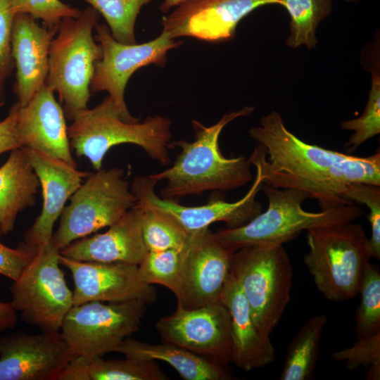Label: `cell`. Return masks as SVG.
I'll return each instance as SVG.
<instances>
[{
    "mask_svg": "<svg viewBox=\"0 0 380 380\" xmlns=\"http://www.w3.org/2000/svg\"><path fill=\"white\" fill-rule=\"evenodd\" d=\"M344 197L351 203L364 204L368 207L367 215L371 227L369 239L372 258L380 259V186L365 183L348 185Z\"/></svg>",
    "mask_w": 380,
    "mask_h": 380,
    "instance_id": "cell-34",
    "label": "cell"
},
{
    "mask_svg": "<svg viewBox=\"0 0 380 380\" xmlns=\"http://www.w3.org/2000/svg\"><path fill=\"white\" fill-rule=\"evenodd\" d=\"M231 272L258 329L270 336L291 300L293 269L283 244H258L233 253Z\"/></svg>",
    "mask_w": 380,
    "mask_h": 380,
    "instance_id": "cell-7",
    "label": "cell"
},
{
    "mask_svg": "<svg viewBox=\"0 0 380 380\" xmlns=\"http://www.w3.org/2000/svg\"><path fill=\"white\" fill-rule=\"evenodd\" d=\"M59 262L72 274L73 305L89 301L119 303L134 300L150 305L156 299V290L141 281L137 265L80 261L61 253Z\"/></svg>",
    "mask_w": 380,
    "mask_h": 380,
    "instance_id": "cell-16",
    "label": "cell"
},
{
    "mask_svg": "<svg viewBox=\"0 0 380 380\" xmlns=\"http://www.w3.org/2000/svg\"><path fill=\"white\" fill-rule=\"evenodd\" d=\"M141 209V232L148 251L181 249L189 233L169 215L149 207Z\"/></svg>",
    "mask_w": 380,
    "mask_h": 380,
    "instance_id": "cell-28",
    "label": "cell"
},
{
    "mask_svg": "<svg viewBox=\"0 0 380 380\" xmlns=\"http://www.w3.org/2000/svg\"><path fill=\"white\" fill-rule=\"evenodd\" d=\"M220 300L230 315L232 362L247 372L273 362L275 351L270 336L263 334L257 327L246 296L231 272Z\"/></svg>",
    "mask_w": 380,
    "mask_h": 380,
    "instance_id": "cell-22",
    "label": "cell"
},
{
    "mask_svg": "<svg viewBox=\"0 0 380 380\" xmlns=\"http://www.w3.org/2000/svg\"><path fill=\"white\" fill-rule=\"evenodd\" d=\"M115 352L125 357L165 362L185 380H229L232 377L225 364L166 342L153 344L129 336Z\"/></svg>",
    "mask_w": 380,
    "mask_h": 380,
    "instance_id": "cell-23",
    "label": "cell"
},
{
    "mask_svg": "<svg viewBox=\"0 0 380 380\" xmlns=\"http://www.w3.org/2000/svg\"><path fill=\"white\" fill-rule=\"evenodd\" d=\"M14 13L11 0H0V106L5 103V85L15 68L12 56Z\"/></svg>",
    "mask_w": 380,
    "mask_h": 380,
    "instance_id": "cell-36",
    "label": "cell"
},
{
    "mask_svg": "<svg viewBox=\"0 0 380 380\" xmlns=\"http://www.w3.org/2000/svg\"><path fill=\"white\" fill-rule=\"evenodd\" d=\"M359 293L361 298L355 312L356 339L380 332V272L376 264H367Z\"/></svg>",
    "mask_w": 380,
    "mask_h": 380,
    "instance_id": "cell-30",
    "label": "cell"
},
{
    "mask_svg": "<svg viewBox=\"0 0 380 380\" xmlns=\"http://www.w3.org/2000/svg\"><path fill=\"white\" fill-rule=\"evenodd\" d=\"M38 247L20 243L15 248L0 241V274L17 280L37 253Z\"/></svg>",
    "mask_w": 380,
    "mask_h": 380,
    "instance_id": "cell-37",
    "label": "cell"
},
{
    "mask_svg": "<svg viewBox=\"0 0 380 380\" xmlns=\"http://www.w3.org/2000/svg\"><path fill=\"white\" fill-rule=\"evenodd\" d=\"M99 15L89 6L77 18H63L50 44L45 85L58 93L68 120L88 108L91 82L102 58L101 46L93 37Z\"/></svg>",
    "mask_w": 380,
    "mask_h": 380,
    "instance_id": "cell-5",
    "label": "cell"
},
{
    "mask_svg": "<svg viewBox=\"0 0 380 380\" xmlns=\"http://www.w3.org/2000/svg\"><path fill=\"white\" fill-rule=\"evenodd\" d=\"M253 111V106H245L224 114L211 126L193 120L194 141L172 143L181 148L172 165L148 176L157 182H166L160 191L161 197L175 200L208 191H227L251 182L253 175L248 160L243 156L224 157L220 148L219 137L227 124Z\"/></svg>",
    "mask_w": 380,
    "mask_h": 380,
    "instance_id": "cell-2",
    "label": "cell"
},
{
    "mask_svg": "<svg viewBox=\"0 0 380 380\" xmlns=\"http://www.w3.org/2000/svg\"><path fill=\"white\" fill-rule=\"evenodd\" d=\"M53 91L45 84L19 108L16 129L22 147L37 151L77 167L65 116Z\"/></svg>",
    "mask_w": 380,
    "mask_h": 380,
    "instance_id": "cell-19",
    "label": "cell"
},
{
    "mask_svg": "<svg viewBox=\"0 0 380 380\" xmlns=\"http://www.w3.org/2000/svg\"><path fill=\"white\" fill-rule=\"evenodd\" d=\"M171 120L161 115L143 122H126L113 100L107 96L97 106L78 113L68 134L70 146L78 157H85L99 170L103 158L113 146L132 144L141 147L163 165L170 163Z\"/></svg>",
    "mask_w": 380,
    "mask_h": 380,
    "instance_id": "cell-3",
    "label": "cell"
},
{
    "mask_svg": "<svg viewBox=\"0 0 380 380\" xmlns=\"http://www.w3.org/2000/svg\"><path fill=\"white\" fill-rule=\"evenodd\" d=\"M343 130L353 131L345 146L355 150L368 139L380 133V75L372 70L368 100L361 116L343 121Z\"/></svg>",
    "mask_w": 380,
    "mask_h": 380,
    "instance_id": "cell-31",
    "label": "cell"
},
{
    "mask_svg": "<svg viewBox=\"0 0 380 380\" xmlns=\"http://www.w3.org/2000/svg\"><path fill=\"white\" fill-rule=\"evenodd\" d=\"M146 306L137 300L75 305L65 316L60 332L77 355L102 357L115 352L125 338L139 329Z\"/></svg>",
    "mask_w": 380,
    "mask_h": 380,
    "instance_id": "cell-10",
    "label": "cell"
},
{
    "mask_svg": "<svg viewBox=\"0 0 380 380\" xmlns=\"http://www.w3.org/2000/svg\"><path fill=\"white\" fill-rule=\"evenodd\" d=\"M95 40L101 46L102 58L97 63L90 84L91 93L106 91L120 110L124 120L136 122L139 119L129 112L125 101V89L132 74L151 63L164 66L168 51L179 47L177 42L163 31L156 39L137 44H125L116 41L108 26L96 24Z\"/></svg>",
    "mask_w": 380,
    "mask_h": 380,
    "instance_id": "cell-11",
    "label": "cell"
},
{
    "mask_svg": "<svg viewBox=\"0 0 380 380\" xmlns=\"http://www.w3.org/2000/svg\"><path fill=\"white\" fill-rule=\"evenodd\" d=\"M267 198V210L248 223L234 228L222 229L214 233L217 240L231 252L258 244H284L303 231L354 222L363 210L353 204L313 213L305 210L303 203L309 196L296 189L276 188L262 184Z\"/></svg>",
    "mask_w": 380,
    "mask_h": 380,
    "instance_id": "cell-4",
    "label": "cell"
},
{
    "mask_svg": "<svg viewBox=\"0 0 380 380\" xmlns=\"http://www.w3.org/2000/svg\"><path fill=\"white\" fill-rule=\"evenodd\" d=\"M51 243L59 251L70 243L110 227L133 208L137 198L119 167L90 172L70 198Z\"/></svg>",
    "mask_w": 380,
    "mask_h": 380,
    "instance_id": "cell-8",
    "label": "cell"
},
{
    "mask_svg": "<svg viewBox=\"0 0 380 380\" xmlns=\"http://www.w3.org/2000/svg\"><path fill=\"white\" fill-rule=\"evenodd\" d=\"M307 232L308 251L303 261L318 291L335 302L356 296L372 258L362 226L352 222Z\"/></svg>",
    "mask_w": 380,
    "mask_h": 380,
    "instance_id": "cell-6",
    "label": "cell"
},
{
    "mask_svg": "<svg viewBox=\"0 0 380 380\" xmlns=\"http://www.w3.org/2000/svg\"><path fill=\"white\" fill-rule=\"evenodd\" d=\"M156 361L129 357L104 360L101 356L76 355L58 380H167Z\"/></svg>",
    "mask_w": 380,
    "mask_h": 380,
    "instance_id": "cell-25",
    "label": "cell"
},
{
    "mask_svg": "<svg viewBox=\"0 0 380 380\" xmlns=\"http://www.w3.org/2000/svg\"><path fill=\"white\" fill-rule=\"evenodd\" d=\"M59 255L51 241L38 247L31 262L10 286L14 310L42 331H60L73 305V293L59 267Z\"/></svg>",
    "mask_w": 380,
    "mask_h": 380,
    "instance_id": "cell-9",
    "label": "cell"
},
{
    "mask_svg": "<svg viewBox=\"0 0 380 380\" xmlns=\"http://www.w3.org/2000/svg\"><path fill=\"white\" fill-rule=\"evenodd\" d=\"M258 142L248 158L264 184L307 193L322 210L353 204L344 197L352 183L380 186V151L359 157L310 144L285 126L274 110L250 129Z\"/></svg>",
    "mask_w": 380,
    "mask_h": 380,
    "instance_id": "cell-1",
    "label": "cell"
},
{
    "mask_svg": "<svg viewBox=\"0 0 380 380\" xmlns=\"http://www.w3.org/2000/svg\"><path fill=\"white\" fill-rule=\"evenodd\" d=\"M39 179L22 147L10 151L0 167V233L15 227L19 213L35 203Z\"/></svg>",
    "mask_w": 380,
    "mask_h": 380,
    "instance_id": "cell-24",
    "label": "cell"
},
{
    "mask_svg": "<svg viewBox=\"0 0 380 380\" xmlns=\"http://www.w3.org/2000/svg\"><path fill=\"white\" fill-rule=\"evenodd\" d=\"M58 27L42 26L25 13L14 14L12 56L16 75L13 91L21 106H25L45 84L49 46Z\"/></svg>",
    "mask_w": 380,
    "mask_h": 380,
    "instance_id": "cell-20",
    "label": "cell"
},
{
    "mask_svg": "<svg viewBox=\"0 0 380 380\" xmlns=\"http://www.w3.org/2000/svg\"><path fill=\"white\" fill-rule=\"evenodd\" d=\"M181 249L148 251L138 265L139 277L148 284H159L174 294L178 285Z\"/></svg>",
    "mask_w": 380,
    "mask_h": 380,
    "instance_id": "cell-32",
    "label": "cell"
},
{
    "mask_svg": "<svg viewBox=\"0 0 380 380\" xmlns=\"http://www.w3.org/2000/svg\"><path fill=\"white\" fill-rule=\"evenodd\" d=\"M17 322V312L11 303L0 301V333L13 329Z\"/></svg>",
    "mask_w": 380,
    "mask_h": 380,
    "instance_id": "cell-39",
    "label": "cell"
},
{
    "mask_svg": "<svg viewBox=\"0 0 380 380\" xmlns=\"http://www.w3.org/2000/svg\"><path fill=\"white\" fill-rule=\"evenodd\" d=\"M11 9L14 14L25 13L40 19L49 28L58 27L63 18H77L82 12L60 0H11Z\"/></svg>",
    "mask_w": 380,
    "mask_h": 380,
    "instance_id": "cell-35",
    "label": "cell"
},
{
    "mask_svg": "<svg viewBox=\"0 0 380 380\" xmlns=\"http://www.w3.org/2000/svg\"><path fill=\"white\" fill-rule=\"evenodd\" d=\"M232 252L225 248L209 227L189 233L181 248L177 306L194 309L220 300L230 274Z\"/></svg>",
    "mask_w": 380,
    "mask_h": 380,
    "instance_id": "cell-12",
    "label": "cell"
},
{
    "mask_svg": "<svg viewBox=\"0 0 380 380\" xmlns=\"http://www.w3.org/2000/svg\"><path fill=\"white\" fill-rule=\"evenodd\" d=\"M20 104L16 101L8 115L0 122V154L22 147L17 129V118Z\"/></svg>",
    "mask_w": 380,
    "mask_h": 380,
    "instance_id": "cell-38",
    "label": "cell"
},
{
    "mask_svg": "<svg viewBox=\"0 0 380 380\" xmlns=\"http://www.w3.org/2000/svg\"><path fill=\"white\" fill-rule=\"evenodd\" d=\"M156 329L164 342L222 364L232 362L230 315L220 300L194 309L177 306Z\"/></svg>",
    "mask_w": 380,
    "mask_h": 380,
    "instance_id": "cell-13",
    "label": "cell"
},
{
    "mask_svg": "<svg viewBox=\"0 0 380 380\" xmlns=\"http://www.w3.org/2000/svg\"><path fill=\"white\" fill-rule=\"evenodd\" d=\"M344 1H346V2L351 3V2H357V1H359L360 0H344Z\"/></svg>",
    "mask_w": 380,
    "mask_h": 380,
    "instance_id": "cell-41",
    "label": "cell"
},
{
    "mask_svg": "<svg viewBox=\"0 0 380 380\" xmlns=\"http://www.w3.org/2000/svg\"><path fill=\"white\" fill-rule=\"evenodd\" d=\"M141 213L134 205L106 232L70 243L60 251L61 255L80 261L138 265L148 253L142 237Z\"/></svg>",
    "mask_w": 380,
    "mask_h": 380,
    "instance_id": "cell-21",
    "label": "cell"
},
{
    "mask_svg": "<svg viewBox=\"0 0 380 380\" xmlns=\"http://www.w3.org/2000/svg\"><path fill=\"white\" fill-rule=\"evenodd\" d=\"M42 189L40 215L25 232L24 243L39 247L51 241L53 225L65 204L90 174L43 153L22 147Z\"/></svg>",
    "mask_w": 380,
    "mask_h": 380,
    "instance_id": "cell-18",
    "label": "cell"
},
{
    "mask_svg": "<svg viewBox=\"0 0 380 380\" xmlns=\"http://www.w3.org/2000/svg\"><path fill=\"white\" fill-rule=\"evenodd\" d=\"M278 0H185L162 18L172 38L191 37L209 42L232 39L238 23L255 9Z\"/></svg>",
    "mask_w": 380,
    "mask_h": 380,
    "instance_id": "cell-17",
    "label": "cell"
},
{
    "mask_svg": "<svg viewBox=\"0 0 380 380\" xmlns=\"http://www.w3.org/2000/svg\"><path fill=\"white\" fill-rule=\"evenodd\" d=\"M185 0H164L159 8L163 13H167Z\"/></svg>",
    "mask_w": 380,
    "mask_h": 380,
    "instance_id": "cell-40",
    "label": "cell"
},
{
    "mask_svg": "<svg viewBox=\"0 0 380 380\" xmlns=\"http://www.w3.org/2000/svg\"><path fill=\"white\" fill-rule=\"evenodd\" d=\"M333 361H344L346 367L353 371L360 367L367 369V380L380 379V332L356 339L350 347L333 352Z\"/></svg>",
    "mask_w": 380,
    "mask_h": 380,
    "instance_id": "cell-33",
    "label": "cell"
},
{
    "mask_svg": "<svg viewBox=\"0 0 380 380\" xmlns=\"http://www.w3.org/2000/svg\"><path fill=\"white\" fill-rule=\"evenodd\" d=\"M278 4L286 8L291 18L286 45L293 49L315 48L317 27L331 13L333 0H278Z\"/></svg>",
    "mask_w": 380,
    "mask_h": 380,
    "instance_id": "cell-27",
    "label": "cell"
},
{
    "mask_svg": "<svg viewBox=\"0 0 380 380\" xmlns=\"http://www.w3.org/2000/svg\"><path fill=\"white\" fill-rule=\"evenodd\" d=\"M328 318L317 315L302 325L287 347L280 380H311L314 378L322 334Z\"/></svg>",
    "mask_w": 380,
    "mask_h": 380,
    "instance_id": "cell-26",
    "label": "cell"
},
{
    "mask_svg": "<svg viewBox=\"0 0 380 380\" xmlns=\"http://www.w3.org/2000/svg\"><path fill=\"white\" fill-rule=\"evenodd\" d=\"M105 18L112 37L125 44H136L134 27L141 8L153 0H84Z\"/></svg>",
    "mask_w": 380,
    "mask_h": 380,
    "instance_id": "cell-29",
    "label": "cell"
},
{
    "mask_svg": "<svg viewBox=\"0 0 380 380\" xmlns=\"http://www.w3.org/2000/svg\"><path fill=\"white\" fill-rule=\"evenodd\" d=\"M255 172L254 182L248 192L234 202L213 199L199 206L182 205L158 196L155 192L158 182L148 176L136 177L130 187L137 198L135 205L164 213L189 233L209 227L217 222H224L228 228H234L248 223L262 212V205L256 196L263 182L259 170L255 169Z\"/></svg>",
    "mask_w": 380,
    "mask_h": 380,
    "instance_id": "cell-14",
    "label": "cell"
},
{
    "mask_svg": "<svg viewBox=\"0 0 380 380\" xmlns=\"http://www.w3.org/2000/svg\"><path fill=\"white\" fill-rule=\"evenodd\" d=\"M76 355L60 331L0 336V380H58Z\"/></svg>",
    "mask_w": 380,
    "mask_h": 380,
    "instance_id": "cell-15",
    "label": "cell"
}]
</instances>
